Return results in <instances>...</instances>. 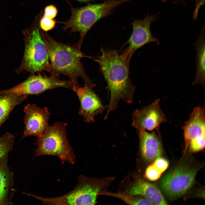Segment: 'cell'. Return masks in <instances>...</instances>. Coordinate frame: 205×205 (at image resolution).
Segmentation results:
<instances>
[{
  "label": "cell",
  "instance_id": "obj_1",
  "mask_svg": "<svg viewBox=\"0 0 205 205\" xmlns=\"http://www.w3.org/2000/svg\"><path fill=\"white\" fill-rule=\"evenodd\" d=\"M101 54L95 59L99 65L110 92V98L104 119L117 108L120 101L131 104L135 87L130 78V62L114 50L102 48Z\"/></svg>",
  "mask_w": 205,
  "mask_h": 205
},
{
  "label": "cell",
  "instance_id": "obj_2",
  "mask_svg": "<svg viewBox=\"0 0 205 205\" xmlns=\"http://www.w3.org/2000/svg\"><path fill=\"white\" fill-rule=\"evenodd\" d=\"M44 39L51 64L55 76L60 74L69 77L75 85L79 86V77L83 80L85 84L93 87L96 85L86 73L81 60L91 58L83 54L77 44H65L58 42L44 31Z\"/></svg>",
  "mask_w": 205,
  "mask_h": 205
},
{
  "label": "cell",
  "instance_id": "obj_3",
  "mask_svg": "<svg viewBox=\"0 0 205 205\" xmlns=\"http://www.w3.org/2000/svg\"><path fill=\"white\" fill-rule=\"evenodd\" d=\"M41 11L36 17L32 25L22 33L25 42L24 53L20 65L17 70L32 74L47 71L51 75L54 73L51 64L44 36L40 28L39 20L42 15Z\"/></svg>",
  "mask_w": 205,
  "mask_h": 205
},
{
  "label": "cell",
  "instance_id": "obj_4",
  "mask_svg": "<svg viewBox=\"0 0 205 205\" xmlns=\"http://www.w3.org/2000/svg\"><path fill=\"white\" fill-rule=\"evenodd\" d=\"M114 178L98 179L81 175L77 178L78 183L75 187L62 196L53 198L33 196L47 204L95 205L99 193L106 190Z\"/></svg>",
  "mask_w": 205,
  "mask_h": 205
},
{
  "label": "cell",
  "instance_id": "obj_5",
  "mask_svg": "<svg viewBox=\"0 0 205 205\" xmlns=\"http://www.w3.org/2000/svg\"><path fill=\"white\" fill-rule=\"evenodd\" d=\"M132 0H108L101 3L89 4L85 6L71 7V15L68 20L59 23L64 25L62 29H71V32H78L79 40L77 44L80 48L86 35L93 25L100 19L109 15L121 4Z\"/></svg>",
  "mask_w": 205,
  "mask_h": 205
},
{
  "label": "cell",
  "instance_id": "obj_6",
  "mask_svg": "<svg viewBox=\"0 0 205 205\" xmlns=\"http://www.w3.org/2000/svg\"><path fill=\"white\" fill-rule=\"evenodd\" d=\"M66 126V123L58 122L49 126L43 134L37 138L35 158L52 155L59 157L62 164L66 162L75 163L76 157L67 139Z\"/></svg>",
  "mask_w": 205,
  "mask_h": 205
},
{
  "label": "cell",
  "instance_id": "obj_7",
  "mask_svg": "<svg viewBox=\"0 0 205 205\" xmlns=\"http://www.w3.org/2000/svg\"><path fill=\"white\" fill-rule=\"evenodd\" d=\"M199 168L181 162L161 179L160 189L169 198H177L184 195L193 185Z\"/></svg>",
  "mask_w": 205,
  "mask_h": 205
},
{
  "label": "cell",
  "instance_id": "obj_8",
  "mask_svg": "<svg viewBox=\"0 0 205 205\" xmlns=\"http://www.w3.org/2000/svg\"><path fill=\"white\" fill-rule=\"evenodd\" d=\"M75 86L70 80L59 79L58 76L50 77L32 74L22 82L9 89L0 91V93L27 96L38 95L49 90L64 87L73 90Z\"/></svg>",
  "mask_w": 205,
  "mask_h": 205
},
{
  "label": "cell",
  "instance_id": "obj_9",
  "mask_svg": "<svg viewBox=\"0 0 205 205\" xmlns=\"http://www.w3.org/2000/svg\"><path fill=\"white\" fill-rule=\"evenodd\" d=\"M159 13L149 15L147 14L142 20L135 19L132 23L133 31L128 40L127 48L121 55L130 62L134 52L144 45L152 42L159 44V40L152 34L150 29L151 24L158 18Z\"/></svg>",
  "mask_w": 205,
  "mask_h": 205
},
{
  "label": "cell",
  "instance_id": "obj_10",
  "mask_svg": "<svg viewBox=\"0 0 205 205\" xmlns=\"http://www.w3.org/2000/svg\"><path fill=\"white\" fill-rule=\"evenodd\" d=\"M204 108H195L183 128L185 141V151L188 149L193 153L203 150L205 145Z\"/></svg>",
  "mask_w": 205,
  "mask_h": 205
},
{
  "label": "cell",
  "instance_id": "obj_11",
  "mask_svg": "<svg viewBox=\"0 0 205 205\" xmlns=\"http://www.w3.org/2000/svg\"><path fill=\"white\" fill-rule=\"evenodd\" d=\"M157 99L142 108L137 109L132 114V125L136 131L157 130L159 125L167 121Z\"/></svg>",
  "mask_w": 205,
  "mask_h": 205
},
{
  "label": "cell",
  "instance_id": "obj_12",
  "mask_svg": "<svg viewBox=\"0 0 205 205\" xmlns=\"http://www.w3.org/2000/svg\"><path fill=\"white\" fill-rule=\"evenodd\" d=\"M25 127L22 138L33 136L40 137L49 126L51 113L47 108H41L35 104H28L24 109Z\"/></svg>",
  "mask_w": 205,
  "mask_h": 205
},
{
  "label": "cell",
  "instance_id": "obj_13",
  "mask_svg": "<svg viewBox=\"0 0 205 205\" xmlns=\"http://www.w3.org/2000/svg\"><path fill=\"white\" fill-rule=\"evenodd\" d=\"M93 87L85 84V86L75 87L73 90L80 102L79 114L85 122L91 123L95 121V116L102 114L106 107L93 89Z\"/></svg>",
  "mask_w": 205,
  "mask_h": 205
},
{
  "label": "cell",
  "instance_id": "obj_14",
  "mask_svg": "<svg viewBox=\"0 0 205 205\" xmlns=\"http://www.w3.org/2000/svg\"><path fill=\"white\" fill-rule=\"evenodd\" d=\"M124 191L133 195L142 196L153 204L166 205L167 202L161 191L155 185L138 175H135Z\"/></svg>",
  "mask_w": 205,
  "mask_h": 205
},
{
  "label": "cell",
  "instance_id": "obj_15",
  "mask_svg": "<svg viewBox=\"0 0 205 205\" xmlns=\"http://www.w3.org/2000/svg\"><path fill=\"white\" fill-rule=\"evenodd\" d=\"M139 139V147L141 156L147 162H153L160 157L163 146L159 134L156 130L137 131Z\"/></svg>",
  "mask_w": 205,
  "mask_h": 205
},
{
  "label": "cell",
  "instance_id": "obj_16",
  "mask_svg": "<svg viewBox=\"0 0 205 205\" xmlns=\"http://www.w3.org/2000/svg\"><path fill=\"white\" fill-rule=\"evenodd\" d=\"M204 25L194 46L196 52V74L192 84H202L204 86L205 78V43Z\"/></svg>",
  "mask_w": 205,
  "mask_h": 205
},
{
  "label": "cell",
  "instance_id": "obj_17",
  "mask_svg": "<svg viewBox=\"0 0 205 205\" xmlns=\"http://www.w3.org/2000/svg\"><path fill=\"white\" fill-rule=\"evenodd\" d=\"M7 155L0 158V205L9 203L8 197L13 184L12 175L8 165Z\"/></svg>",
  "mask_w": 205,
  "mask_h": 205
},
{
  "label": "cell",
  "instance_id": "obj_18",
  "mask_svg": "<svg viewBox=\"0 0 205 205\" xmlns=\"http://www.w3.org/2000/svg\"><path fill=\"white\" fill-rule=\"evenodd\" d=\"M27 98V96L0 93V128L17 105Z\"/></svg>",
  "mask_w": 205,
  "mask_h": 205
},
{
  "label": "cell",
  "instance_id": "obj_19",
  "mask_svg": "<svg viewBox=\"0 0 205 205\" xmlns=\"http://www.w3.org/2000/svg\"><path fill=\"white\" fill-rule=\"evenodd\" d=\"M153 162L146 169L144 175L145 177L151 181L159 179L169 165L168 161L163 157H160Z\"/></svg>",
  "mask_w": 205,
  "mask_h": 205
},
{
  "label": "cell",
  "instance_id": "obj_20",
  "mask_svg": "<svg viewBox=\"0 0 205 205\" xmlns=\"http://www.w3.org/2000/svg\"><path fill=\"white\" fill-rule=\"evenodd\" d=\"M99 195H104L118 198L130 205H152L145 198L140 196L131 194L120 191L117 192H112L104 190L100 192Z\"/></svg>",
  "mask_w": 205,
  "mask_h": 205
},
{
  "label": "cell",
  "instance_id": "obj_21",
  "mask_svg": "<svg viewBox=\"0 0 205 205\" xmlns=\"http://www.w3.org/2000/svg\"><path fill=\"white\" fill-rule=\"evenodd\" d=\"M15 140L14 136L11 133L6 132L0 135V158L8 155L13 148Z\"/></svg>",
  "mask_w": 205,
  "mask_h": 205
},
{
  "label": "cell",
  "instance_id": "obj_22",
  "mask_svg": "<svg viewBox=\"0 0 205 205\" xmlns=\"http://www.w3.org/2000/svg\"><path fill=\"white\" fill-rule=\"evenodd\" d=\"M56 22L57 21L54 19L50 18L42 15L40 19L39 24L41 29L46 32L53 29Z\"/></svg>",
  "mask_w": 205,
  "mask_h": 205
},
{
  "label": "cell",
  "instance_id": "obj_23",
  "mask_svg": "<svg viewBox=\"0 0 205 205\" xmlns=\"http://www.w3.org/2000/svg\"><path fill=\"white\" fill-rule=\"evenodd\" d=\"M58 11L54 5H47L45 8L43 15L51 19H54L57 16Z\"/></svg>",
  "mask_w": 205,
  "mask_h": 205
},
{
  "label": "cell",
  "instance_id": "obj_24",
  "mask_svg": "<svg viewBox=\"0 0 205 205\" xmlns=\"http://www.w3.org/2000/svg\"><path fill=\"white\" fill-rule=\"evenodd\" d=\"M195 3V8L194 11L193 18L196 20L198 18L199 10L201 6L203 5L205 0H194Z\"/></svg>",
  "mask_w": 205,
  "mask_h": 205
},
{
  "label": "cell",
  "instance_id": "obj_25",
  "mask_svg": "<svg viewBox=\"0 0 205 205\" xmlns=\"http://www.w3.org/2000/svg\"><path fill=\"white\" fill-rule=\"evenodd\" d=\"M77 0V1H79L80 2H88V1L93 0Z\"/></svg>",
  "mask_w": 205,
  "mask_h": 205
},
{
  "label": "cell",
  "instance_id": "obj_26",
  "mask_svg": "<svg viewBox=\"0 0 205 205\" xmlns=\"http://www.w3.org/2000/svg\"><path fill=\"white\" fill-rule=\"evenodd\" d=\"M163 2H165L167 0H161Z\"/></svg>",
  "mask_w": 205,
  "mask_h": 205
}]
</instances>
